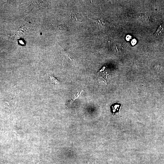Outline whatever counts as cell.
Returning a JSON list of instances; mask_svg holds the SVG:
<instances>
[{"mask_svg": "<svg viewBox=\"0 0 164 164\" xmlns=\"http://www.w3.org/2000/svg\"><path fill=\"white\" fill-rule=\"evenodd\" d=\"M94 23L96 24V25H98L99 26H103L106 24L107 22H105L104 21L103 18V14H102V18L100 19L97 20H93L91 19Z\"/></svg>", "mask_w": 164, "mask_h": 164, "instance_id": "7a4b0ae2", "label": "cell"}, {"mask_svg": "<svg viewBox=\"0 0 164 164\" xmlns=\"http://www.w3.org/2000/svg\"><path fill=\"white\" fill-rule=\"evenodd\" d=\"M112 112L114 115L115 113L118 112L120 109V105L118 104H116L112 106Z\"/></svg>", "mask_w": 164, "mask_h": 164, "instance_id": "277c9868", "label": "cell"}, {"mask_svg": "<svg viewBox=\"0 0 164 164\" xmlns=\"http://www.w3.org/2000/svg\"><path fill=\"white\" fill-rule=\"evenodd\" d=\"M50 78L53 83H54L55 84H60L59 82L53 76H50Z\"/></svg>", "mask_w": 164, "mask_h": 164, "instance_id": "5b68a950", "label": "cell"}, {"mask_svg": "<svg viewBox=\"0 0 164 164\" xmlns=\"http://www.w3.org/2000/svg\"><path fill=\"white\" fill-rule=\"evenodd\" d=\"M137 41L135 39H134L131 41V43L132 45H134L136 43Z\"/></svg>", "mask_w": 164, "mask_h": 164, "instance_id": "8992f818", "label": "cell"}, {"mask_svg": "<svg viewBox=\"0 0 164 164\" xmlns=\"http://www.w3.org/2000/svg\"><path fill=\"white\" fill-rule=\"evenodd\" d=\"M80 14L78 13L75 14L74 13H71L70 14V16L72 20L74 21V22H82V19H79L78 17Z\"/></svg>", "mask_w": 164, "mask_h": 164, "instance_id": "3957f363", "label": "cell"}, {"mask_svg": "<svg viewBox=\"0 0 164 164\" xmlns=\"http://www.w3.org/2000/svg\"><path fill=\"white\" fill-rule=\"evenodd\" d=\"M164 32V23L160 24L158 26L155 35L156 36H159Z\"/></svg>", "mask_w": 164, "mask_h": 164, "instance_id": "6da1fadb", "label": "cell"}, {"mask_svg": "<svg viewBox=\"0 0 164 164\" xmlns=\"http://www.w3.org/2000/svg\"><path fill=\"white\" fill-rule=\"evenodd\" d=\"M131 39V36L130 35H128L126 37V39L127 40L129 41Z\"/></svg>", "mask_w": 164, "mask_h": 164, "instance_id": "52a82bcc", "label": "cell"}]
</instances>
